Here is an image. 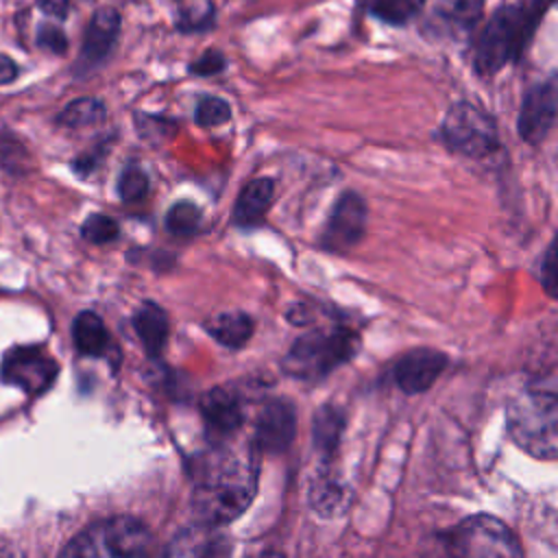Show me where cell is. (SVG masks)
I'll list each match as a JSON object with an SVG mask.
<instances>
[{
    "mask_svg": "<svg viewBox=\"0 0 558 558\" xmlns=\"http://www.w3.org/2000/svg\"><path fill=\"white\" fill-rule=\"evenodd\" d=\"M257 449L222 451L207 460L198 475L192 510L205 525L218 527L238 519L257 490Z\"/></svg>",
    "mask_w": 558,
    "mask_h": 558,
    "instance_id": "1",
    "label": "cell"
},
{
    "mask_svg": "<svg viewBox=\"0 0 558 558\" xmlns=\"http://www.w3.org/2000/svg\"><path fill=\"white\" fill-rule=\"evenodd\" d=\"M549 2L551 0H525L506 4L490 17L475 48V68L482 76L495 74L523 52L536 17Z\"/></svg>",
    "mask_w": 558,
    "mask_h": 558,
    "instance_id": "2",
    "label": "cell"
},
{
    "mask_svg": "<svg viewBox=\"0 0 558 558\" xmlns=\"http://www.w3.org/2000/svg\"><path fill=\"white\" fill-rule=\"evenodd\" d=\"M510 438L530 456L554 460L558 453V399L554 381L530 388L506 410Z\"/></svg>",
    "mask_w": 558,
    "mask_h": 558,
    "instance_id": "3",
    "label": "cell"
},
{
    "mask_svg": "<svg viewBox=\"0 0 558 558\" xmlns=\"http://www.w3.org/2000/svg\"><path fill=\"white\" fill-rule=\"evenodd\" d=\"M357 351V336L351 329H316L299 336L283 357V371L303 381H318L336 366L349 362Z\"/></svg>",
    "mask_w": 558,
    "mask_h": 558,
    "instance_id": "4",
    "label": "cell"
},
{
    "mask_svg": "<svg viewBox=\"0 0 558 558\" xmlns=\"http://www.w3.org/2000/svg\"><path fill=\"white\" fill-rule=\"evenodd\" d=\"M150 545V530L140 519L111 517L85 527L63 547L61 554L74 558H122L144 556Z\"/></svg>",
    "mask_w": 558,
    "mask_h": 558,
    "instance_id": "5",
    "label": "cell"
},
{
    "mask_svg": "<svg viewBox=\"0 0 558 558\" xmlns=\"http://www.w3.org/2000/svg\"><path fill=\"white\" fill-rule=\"evenodd\" d=\"M449 551L471 558H519L523 551L512 530L493 514L466 517L449 532Z\"/></svg>",
    "mask_w": 558,
    "mask_h": 558,
    "instance_id": "6",
    "label": "cell"
},
{
    "mask_svg": "<svg viewBox=\"0 0 558 558\" xmlns=\"http://www.w3.org/2000/svg\"><path fill=\"white\" fill-rule=\"evenodd\" d=\"M440 137L453 153L475 159L486 157L499 148L493 118L471 102H458L447 111L440 126Z\"/></svg>",
    "mask_w": 558,
    "mask_h": 558,
    "instance_id": "7",
    "label": "cell"
},
{
    "mask_svg": "<svg viewBox=\"0 0 558 558\" xmlns=\"http://www.w3.org/2000/svg\"><path fill=\"white\" fill-rule=\"evenodd\" d=\"M59 373L57 362L44 347H15L0 366V377L26 395H41Z\"/></svg>",
    "mask_w": 558,
    "mask_h": 558,
    "instance_id": "8",
    "label": "cell"
},
{
    "mask_svg": "<svg viewBox=\"0 0 558 558\" xmlns=\"http://www.w3.org/2000/svg\"><path fill=\"white\" fill-rule=\"evenodd\" d=\"M366 231V203L357 192H342L320 235V244L329 251H347L355 246Z\"/></svg>",
    "mask_w": 558,
    "mask_h": 558,
    "instance_id": "9",
    "label": "cell"
},
{
    "mask_svg": "<svg viewBox=\"0 0 558 558\" xmlns=\"http://www.w3.org/2000/svg\"><path fill=\"white\" fill-rule=\"evenodd\" d=\"M296 432V410L288 399H270L255 423L253 447L262 453H283Z\"/></svg>",
    "mask_w": 558,
    "mask_h": 558,
    "instance_id": "10",
    "label": "cell"
},
{
    "mask_svg": "<svg viewBox=\"0 0 558 558\" xmlns=\"http://www.w3.org/2000/svg\"><path fill=\"white\" fill-rule=\"evenodd\" d=\"M556 120V81L547 78L545 83L534 85L521 102L519 111V135L527 144H541L551 131Z\"/></svg>",
    "mask_w": 558,
    "mask_h": 558,
    "instance_id": "11",
    "label": "cell"
},
{
    "mask_svg": "<svg viewBox=\"0 0 558 558\" xmlns=\"http://www.w3.org/2000/svg\"><path fill=\"white\" fill-rule=\"evenodd\" d=\"M447 355L436 349H412L395 364L392 375L405 395L425 392L445 371Z\"/></svg>",
    "mask_w": 558,
    "mask_h": 558,
    "instance_id": "12",
    "label": "cell"
},
{
    "mask_svg": "<svg viewBox=\"0 0 558 558\" xmlns=\"http://www.w3.org/2000/svg\"><path fill=\"white\" fill-rule=\"evenodd\" d=\"M198 408H201L205 427L214 438H229L242 427L244 412H242L240 399L222 386H216L203 392Z\"/></svg>",
    "mask_w": 558,
    "mask_h": 558,
    "instance_id": "13",
    "label": "cell"
},
{
    "mask_svg": "<svg viewBox=\"0 0 558 558\" xmlns=\"http://www.w3.org/2000/svg\"><path fill=\"white\" fill-rule=\"evenodd\" d=\"M118 26H120V17L113 9H102L92 17L85 33V41H83V52H81L83 65L92 68L109 54L118 37Z\"/></svg>",
    "mask_w": 558,
    "mask_h": 558,
    "instance_id": "14",
    "label": "cell"
},
{
    "mask_svg": "<svg viewBox=\"0 0 558 558\" xmlns=\"http://www.w3.org/2000/svg\"><path fill=\"white\" fill-rule=\"evenodd\" d=\"M227 551V541L205 523L181 530L166 547L168 556H220Z\"/></svg>",
    "mask_w": 558,
    "mask_h": 558,
    "instance_id": "15",
    "label": "cell"
},
{
    "mask_svg": "<svg viewBox=\"0 0 558 558\" xmlns=\"http://www.w3.org/2000/svg\"><path fill=\"white\" fill-rule=\"evenodd\" d=\"M275 196V181L272 179H253L248 181L233 207V222L238 227H255L266 216Z\"/></svg>",
    "mask_w": 558,
    "mask_h": 558,
    "instance_id": "16",
    "label": "cell"
},
{
    "mask_svg": "<svg viewBox=\"0 0 558 558\" xmlns=\"http://www.w3.org/2000/svg\"><path fill=\"white\" fill-rule=\"evenodd\" d=\"M133 327L146 353L150 357H157L168 340V329H170L166 312L157 303L144 301L133 314Z\"/></svg>",
    "mask_w": 558,
    "mask_h": 558,
    "instance_id": "17",
    "label": "cell"
},
{
    "mask_svg": "<svg viewBox=\"0 0 558 558\" xmlns=\"http://www.w3.org/2000/svg\"><path fill=\"white\" fill-rule=\"evenodd\" d=\"M344 429V412L333 405V403H325L314 412L312 418V442L314 449L323 456V458H331L340 436Z\"/></svg>",
    "mask_w": 558,
    "mask_h": 558,
    "instance_id": "18",
    "label": "cell"
},
{
    "mask_svg": "<svg viewBox=\"0 0 558 558\" xmlns=\"http://www.w3.org/2000/svg\"><path fill=\"white\" fill-rule=\"evenodd\" d=\"M207 333L227 349H240L253 336V318L244 312H222L205 323Z\"/></svg>",
    "mask_w": 558,
    "mask_h": 558,
    "instance_id": "19",
    "label": "cell"
},
{
    "mask_svg": "<svg viewBox=\"0 0 558 558\" xmlns=\"http://www.w3.org/2000/svg\"><path fill=\"white\" fill-rule=\"evenodd\" d=\"M72 340L78 353L100 357L109 349V333L105 323L94 312H81L72 323Z\"/></svg>",
    "mask_w": 558,
    "mask_h": 558,
    "instance_id": "20",
    "label": "cell"
},
{
    "mask_svg": "<svg viewBox=\"0 0 558 558\" xmlns=\"http://www.w3.org/2000/svg\"><path fill=\"white\" fill-rule=\"evenodd\" d=\"M344 484L329 471H320L310 486V506L320 517H333L344 504Z\"/></svg>",
    "mask_w": 558,
    "mask_h": 558,
    "instance_id": "21",
    "label": "cell"
},
{
    "mask_svg": "<svg viewBox=\"0 0 558 558\" xmlns=\"http://www.w3.org/2000/svg\"><path fill=\"white\" fill-rule=\"evenodd\" d=\"M362 7L388 24H403L412 20L427 0H360Z\"/></svg>",
    "mask_w": 558,
    "mask_h": 558,
    "instance_id": "22",
    "label": "cell"
},
{
    "mask_svg": "<svg viewBox=\"0 0 558 558\" xmlns=\"http://www.w3.org/2000/svg\"><path fill=\"white\" fill-rule=\"evenodd\" d=\"M484 0H440L436 15L453 28H469L482 13Z\"/></svg>",
    "mask_w": 558,
    "mask_h": 558,
    "instance_id": "23",
    "label": "cell"
},
{
    "mask_svg": "<svg viewBox=\"0 0 558 558\" xmlns=\"http://www.w3.org/2000/svg\"><path fill=\"white\" fill-rule=\"evenodd\" d=\"M201 227V209L192 201H177L166 214V229L177 238H190Z\"/></svg>",
    "mask_w": 558,
    "mask_h": 558,
    "instance_id": "24",
    "label": "cell"
},
{
    "mask_svg": "<svg viewBox=\"0 0 558 558\" xmlns=\"http://www.w3.org/2000/svg\"><path fill=\"white\" fill-rule=\"evenodd\" d=\"M105 118V105L96 98H81L70 102L61 116L59 122L65 126H87V124H96Z\"/></svg>",
    "mask_w": 558,
    "mask_h": 558,
    "instance_id": "25",
    "label": "cell"
},
{
    "mask_svg": "<svg viewBox=\"0 0 558 558\" xmlns=\"http://www.w3.org/2000/svg\"><path fill=\"white\" fill-rule=\"evenodd\" d=\"M148 177L140 166H129L118 179V194L124 203H140L148 194Z\"/></svg>",
    "mask_w": 558,
    "mask_h": 558,
    "instance_id": "26",
    "label": "cell"
},
{
    "mask_svg": "<svg viewBox=\"0 0 558 558\" xmlns=\"http://www.w3.org/2000/svg\"><path fill=\"white\" fill-rule=\"evenodd\" d=\"M118 233H120L118 222L105 214H92L81 227V235L92 244H107L116 240Z\"/></svg>",
    "mask_w": 558,
    "mask_h": 558,
    "instance_id": "27",
    "label": "cell"
},
{
    "mask_svg": "<svg viewBox=\"0 0 558 558\" xmlns=\"http://www.w3.org/2000/svg\"><path fill=\"white\" fill-rule=\"evenodd\" d=\"M194 118L201 126H218L231 118L229 105L218 96H205L198 100Z\"/></svg>",
    "mask_w": 558,
    "mask_h": 558,
    "instance_id": "28",
    "label": "cell"
},
{
    "mask_svg": "<svg viewBox=\"0 0 558 558\" xmlns=\"http://www.w3.org/2000/svg\"><path fill=\"white\" fill-rule=\"evenodd\" d=\"M541 283L547 290L549 296L558 294V272H556V242H549L545 257H543V272H541Z\"/></svg>",
    "mask_w": 558,
    "mask_h": 558,
    "instance_id": "29",
    "label": "cell"
},
{
    "mask_svg": "<svg viewBox=\"0 0 558 558\" xmlns=\"http://www.w3.org/2000/svg\"><path fill=\"white\" fill-rule=\"evenodd\" d=\"M39 46L50 50V52L61 54L65 50V35L59 28H54V26H46L39 33Z\"/></svg>",
    "mask_w": 558,
    "mask_h": 558,
    "instance_id": "30",
    "label": "cell"
},
{
    "mask_svg": "<svg viewBox=\"0 0 558 558\" xmlns=\"http://www.w3.org/2000/svg\"><path fill=\"white\" fill-rule=\"evenodd\" d=\"M225 65V59L218 54V52H205L194 65H192V72L194 74H216L220 72Z\"/></svg>",
    "mask_w": 558,
    "mask_h": 558,
    "instance_id": "31",
    "label": "cell"
},
{
    "mask_svg": "<svg viewBox=\"0 0 558 558\" xmlns=\"http://www.w3.org/2000/svg\"><path fill=\"white\" fill-rule=\"evenodd\" d=\"M39 9L50 15V17H57V20H63L68 15V0H39Z\"/></svg>",
    "mask_w": 558,
    "mask_h": 558,
    "instance_id": "32",
    "label": "cell"
},
{
    "mask_svg": "<svg viewBox=\"0 0 558 558\" xmlns=\"http://www.w3.org/2000/svg\"><path fill=\"white\" fill-rule=\"evenodd\" d=\"M15 76H17V65H15V61L9 59V57H4V54H0V85L13 81Z\"/></svg>",
    "mask_w": 558,
    "mask_h": 558,
    "instance_id": "33",
    "label": "cell"
}]
</instances>
